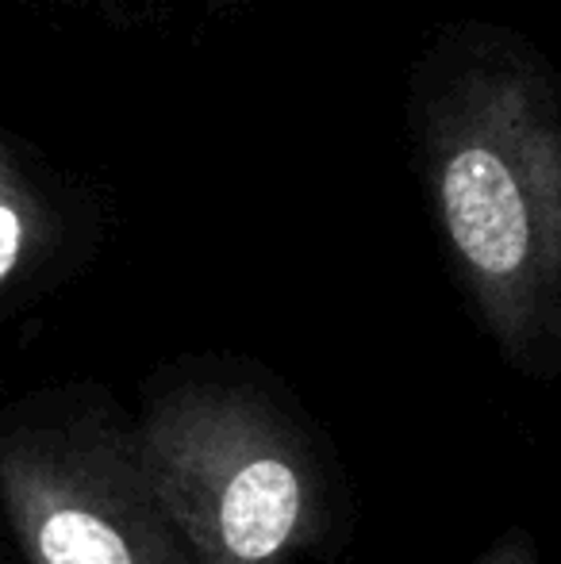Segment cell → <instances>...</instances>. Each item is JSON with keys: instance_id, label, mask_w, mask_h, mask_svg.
Segmentation results:
<instances>
[{"instance_id": "cell-1", "label": "cell", "mask_w": 561, "mask_h": 564, "mask_svg": "<svg viewBox=\"0 0 561 564\" xmlns=\"http://www.w3.org/2000/svg\"><path fill=\"white\" fill-rule=\"evenodd\" d=\"M408 139L446 258L519 365L561 349V77L519 31L450 23L408 89Z\"/></svg>"}, {"instance_id": "cell-2", "label": "cell", "mask_w": 561, "mask_h": 564, "mask_svg": "<svg viewBox=\"0 0 561 564\" xmlns=\"http://www.w3.org/2000/svg\"><path fill=\"white\" fill-rule=\"evenodd\" d=\"M136 449L196 564H292L320 534L312 453L255 388H173L147 411Z\"/></svg>"}, {"instance_id": "cell-3", "label": "cell", "mask_w": 561, "mask_h": 564, "mask_svg": "<svg viewBox=\"0 0 561 564\" xmlns=\"http://www.w3.org/2000/svg\"><path fill=\"white\" fill-rule=\"evenodd\" d=\"M0 503L28 564H196L136 438L112 426H31L4 438Z\"/></svg>"}, {"instance_id": "cell-4", "label": "cell", "mask_w": 561, "mask_h": 564, "mask_svg": "<svg viewBox=\"0 0 561 564\" xmlns=\"http://www.w3.org/2000/svg\"><path fill=\"white\" fill-rule=\"evenodd\" d=\"M39 224H43V216H39L35 196L20 181V173L8 165V158L0 154V289L28 258Z\"/></svg>"}, {"instance_id": "cell-5", "label": "cell", "mask_w": 561, "mask_h": 564, "mask_svg": "<svg viewBox=\"0 0 561 564\" xmlns=\"http://www.w3.org/2000/svg\"><path fill=\"white\" fill-rule=\"evenodd\" d=\"M477 564H539L531 553V545L519 542V538H511V542H500L493 553H485Z\"/></svg>"}, {"instance_id": "cell-6", "label": "cell", "mask_w": 561, "mask_h": 564, "mask_svg": "<svg viewBox=\"0 0 561 564\" xmlns=\"http://www.w3.org/2000/svg\"><path fill=\"white\" fill-rule=\"evenodd\" d=\"M255 4H266V0H208V12L224 15V12H242V8H255Z\"/></svg>"}]
</instances>
